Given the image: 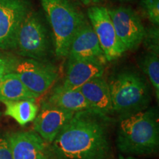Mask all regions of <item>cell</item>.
<instances>
[{"label": "cell", "mask_w": 159, "mask_h": 159, "mask_svg": "<svg viewBox=\"0 0 159 159\" xmlns=\"http://www.w3.org/2000/svg\"><path fill=\"white\" fill-rule=\"evenodd\" d=\"M111 119L88 109L75 113L52 143L61 159H111Z\"/></svg>", "instance_id": "obj_1"}, {"label": "cell", "mask_w": 159, "mask_h": 159, "mask_svg": "<svg viewBox=\"0 0 159 159\" xmlns=\"http://www.w3.org/2000/svg\"><path fill=\"white\" fill-rule=\"evenodd\" d=\"M116 146L129 156H150L159 146L158 113L155 108L120 116Z\"/></svg>", "instance_id": "obj_2"}, {"label": "cell", "mask_w": 159, "mask_h": 159, "mask_svg": "<svg viewBox=\"0 0 159 159\" xmlns=\"http://www.w3.org/2000/svg\"><path fill=\"white\" fill-rule=\"evenodd\" d=\"M108 84L114 114L123 116L148 108L151 102L150 85L139 71L122 69L111 75Z\"/></svg>", "instance_id": "obj_3"}, {"label": "cell", "mask_w": 159, "mask_h": 159, "mask_svg": "<svg viewBox=\"0 0 159 159\" xmlns=\"http://www.w3.org/2000/svg\"><path fill=\"white\" fill-rule=\"evenodd\" d=\"M40 2L51 27L55 55L67 57L75 35L88 20L71 0Z\"/></svg>", "instance_id": "obj_4"}, {"label": "cell", "mask_w": 159, "mask_h": 159, "mask_svg": "<svg viewBox=\"0 0 159 159\" xmlns=\"http://www.w3.org/2000/svg\"><path fill=\"white\" fill-rule=\"evenodd\" d=\"M13 49L20 56L39 61H42L48 54V30L41 16L32 8L20 25Z\"/></svg>", "instance_id": "obj_5"}, {"label": "cell", "mask_w": 159, "mask_h": 159, "mask_svg": "<svg viewBox=\"0 0 159 159\" xmlns=\"http://www.w3.org/2000/svg\"><path fill=\"white\" fill-rule=\"evenodd\" d=\"M87 16L106 61H113L122 57L127 50L117 36L108 9L103 6H91L87 11Z\"/></svg>", "instance_id": "obj_6"}, {"label": "cell", "mask_w": 159, "mask_h": 159, "mask_svg": "<svg viewBox=\"0 0 159 159\" xmlns=\"http://www.w3.org/2000/svg\"><path fill=\"white\" fill-rule=\"evenodd\" d=\"M14 73L39 98L49 90L58 77V71L54 65L31 58L19 59Z\"/></svg>", "instance_id": "obj_7"}, {"label": "cell", "mask_w": 159, "mask_h": 159, "mask_svg": "<svg viewBox=\"0 0 159 159\" xmlns=\"http://www.w3.org/2000/svg\"><path fill=\"white\" fill-rule=\"evenodd\" d=\"M116 35L127 51L136 49L142 44L144 26L138 13L130 7L108 9Z\"/></svg>", "instance_id": "obj_8"}, {"label": "cell", "mask_w": 159, "mask_h": 159, "mask_svg": "<svg viewBox=\"0 0 159 159\" xmlns=\"http://www.w3.org/2000/svg\"><path fill=\"white\" fill-rule=\"evenodd\" d=\"M13 159H54L52 145L34 130L7 133Z\"/></svg>", "instance_id": "obj_9"}, {"label": "cell", "mask_w": 159, "mask_h": 159, "mask_svg": "<svg viewBox=\"0 0 159 159\" xmlns=\"http://www.w3.org/2000/svg\"><path fill=\"white\" fill-rule=\"evenodd\" d=\"M30 9L27 0H0V50L13 49L18 30Z\"/></svg>", "instance_id": "obj_10"}, {"label": "cell", "mask_w": 159, "mask_h": 159, "mask_svg": "<svg viewBox=\"0 0 159 159\" xmlns=\"http://www.w3.org/2000/svg\"><path fill=\"white\" fill-rule=\"evenodd\" d=\"M74 114L75 113L52 106L43 100L33 121V130L43 140L52 144Z\"/></svg>", "instance_id": "obj_11"}, {"label": "cell", "mask_w": 159, "mask_h": 159, "mask_svg": "<svg viewBox=\"0 0 159 159\" xmlns=\"http://www.w3.org/2000/svg\"><path fill=\"white\" fill-rule=\"evenodd\" d=\"M67 57L69 59L94 60L104 63L106 61L98 39L89 21L75 35Z\"/></svg>", "instance_id": "obj_12"}, {"label": "cell", "mask_w": 159, "mask_h": 159, "mask_svg": "<svg viewBox=\"0 0 159 159\" xmlns=\"http://www.w3.org/2000/svg\"><path fill=\"white\" fill-rule=\"evenodd\" d=\"M104 63L94 60L69 59L66 77L61 87L75 90L95 77L104 73Z\"/></svg>", "instance_id": "obj_13"}, {"label": "cell", "mask_w": 159, "mask_h": 159, "mask_svg": "<svg viewBox=\"0 0 159 159\" xmlns=\"http://www.w3.org/2000/svg\"><path fill=\"white\" fill-rule=\"evenodd\" d=\"M78 89L91 109L106 116L114 114L108 81L102 76L91 80Z\"/></svg>", "instance_id": "obj_14"}, {"label": "cell", "mask_w": 159, "mask_h": 159, "mask_svg": "<svg viewBox=\"0 0 159 159\" xmlns=\"http://www.w3.org/2000/svg\"><path fill=\"white\" fill-rule=\"evenodd\" d=\"M44 101L52 106L73 113L91 109L79 89L69 90L62 88L61 85L53 89L49 97Z\"/></svg>", "instance_id": "obj_15"}, {"label": "cell", "mask_w": 159, "mask_h": 159, "mask_svg": "<svg viewBox=\"0 0 159 159\" xmlns=\"http://www.w3.org/2000/svg\"><path fill=\"white\" fill-rule=\"evenodd\" d=\"M39 98L21 82L16 73H10L0 81V102L19 100L35 101Z\"/></svg>", "instance_id": "obj_16"}, {"label": "cell", "mask_w": 159, "mask_h": 159, "mask_svg": "<svg viewBox=\"0 0 159 159\" xmlns=\"http://www.w3.org/2000/svg\"><path fill=\"white\" fill-rule=\"evenodd\" d=\"M5 114L16 121L21 126H25L33 122L39 111V106L35 101L19 100L4 102Z\"/></svg>", "instance_id": "obj_17"}, {"label": "cell", "mask_w": 159, "mask_h": 159, "mask_svg": "<svg viewBox=\"0 0 159 159\" xmlns=\"http://www.w3.org/2000/svg\"><path fill=\"white\" fill-rule=\"evenodd\" d=\"M159 55L147 52L139 59V66L154 89L157 100L159 99Z\"/></svg>", "instance_id": "obj_18"}, {"label": "cell", "mask_w": 159, "mask_h": 159, "mask_svg": "<svg viewBox=\"0 0 159 159\" xmlns=\"http://www.w3.org/2000/svg\"><path fill=\"white\" fill-rule=\"evenodd\" d=\"M142 43H143L148 52L159 55L158 26L152 25L144 29Z\"/></svg>", "instance_id": "obj_19"}, {"label": "cell", "mask_w": 159, "mask_h": 159, "mask_svg": "<svg viewBox=\"0 0 159 159\" xmlns=\"http://www.w3.org/2000/svg\"><path fill=\"white\" fill-rule=\"evenodd\" d=\"M140 8L145 19L152 25H159V0H142Z\"/></svg>", "instance_id": "obj_20"}, {"label": "cell", "mask_w": 159, "mask_h": 159, "mask_svg": "<svg viewBox=\"0 0 159 159\" xmlns=\"http://www.w3.org/2000/svg\"><path fill=\"white\" fill-rule=\"evenodd\" d=\"M19 59L11 53L0 50V81L7 75L14 72Z\"/></svg>", "instance_id": "obj_21"}, {"label": "cell", "mask_w": 159, "mask_h": 159, "mask_svg": "<svg viewBox=\"0 0 159 159\" xmlns=\"http://www.w3.org/2000/svg\"><path fill=\"white\" fill-rule=\"evenodd\" d=\"M0 159H13L7 133L0 130Z\"/></svg>", "instance_id": "obj_22"}, {"label": "cell", "mask_w": 159, "mask_h": 159, "mask_svg": "<svg viewBox=\"0 0 159 159\" xmlns=\"http://www.w3.org/2000/svg\"><path fill=\"white\" fill-rule=\"evenodd\" d=\"M85 5H96L102 2L103 0H80Z\"/></svg>", "instance_id": "obj_23"}, {"label": "cell", "mask_w": 159, "mask_h": 159, "mask_svg": "<svg viewBox=\"0 0 159 159\" xmlns=\"http://www.w3.org/2000/svg\"><path fill=\"white\" fill-rule=\"evenodd\" d=\"M119 159H138V158H135V157H134V156H128L127 157H125L123 156H119Z\"/></svg>", "instance_id": "obj_24"}, {"label": "cell", "mask_w": 159, "mask_h": 159, "mask_svg": "<svg viewBox=\"0 0 159 159\" xmlns=\"http://www.w3.org/2000/svg\"><path fill=\"white\" fill-rule=\"evenodd\" d=\"M118 1H121V2H127V1H130V0H118Z\"/></svg>", "instance_id": "obj_25"}, {"label": "cell", "mask_w": 159, "mask_h": 159, "mask_svg": "<svg viewBox=\"0 0 159 159\" xmlns=\"http://www.w3.org/2000/svg\"><path fill=\"white\" fill-rule=\"evenodd\" d=\"M54 159H61V158H54Z\"/></svg>", "instance_id": "obj_26"}, {"label": "cell", "mask_w": 159, "mask_h": 159, "mask_svg": "<svg viewBox=\"0 0 159 159\" xmlns=\"http://www.w3.org/2000/svg\"><path fill=\"white\" fill-rule=\"evenodd\" d=\"M0 116H1V112H0Z\"/></svg>", "instance_id": "obj_27"}]
</instances>
